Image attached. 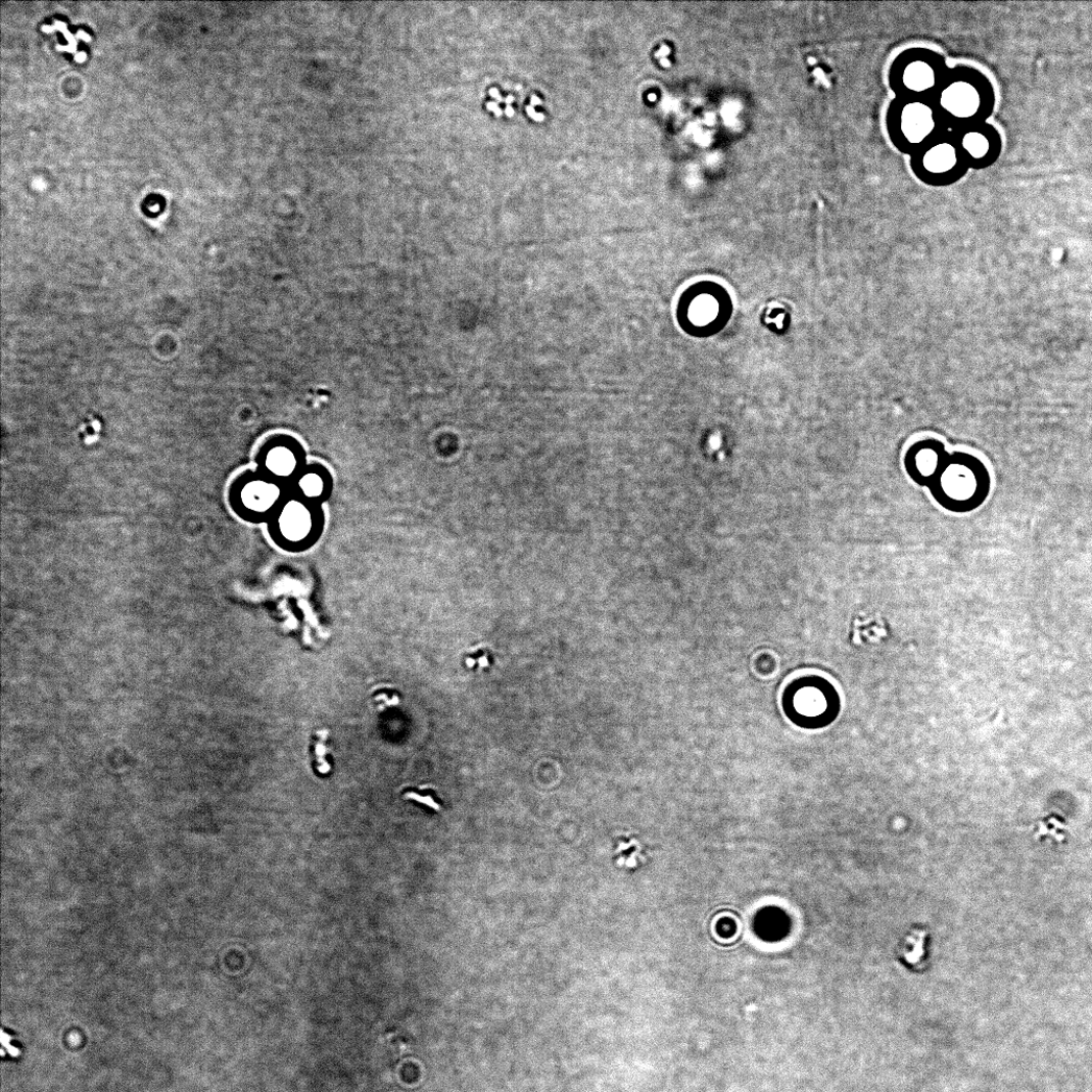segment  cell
<instances>
[{"instance_id":"6da1fadb","label":"cell","mask_w":1092,"mask_h":1092,"mask_svg":"<svg viewBox=\"0 0 1092 1092\" xmlns=\"http://www.w3.org/2000/svg\"><path fill=\"white\" fill-rule=\"evenodd\" d=\"M948 130L987 122L995 107V92L988 77L972 67L949 68L931 99Z\"/></svg>"},{"instance_id":"7a4b0ae2","label":"cell","mask_w":1092,"mask_h":1092,"mask_svg":"<svg viewBox=\"0 0 1092 1092\" xmlns=\"http://www.w3.org/2000/svg\"><path fill=\"white\" fill-rule=\"evenodd\" d=\"M928 488L946 510L967 513L986 502L990 477L980 460L965 453H954L947 456Z\"/></svg>"},{"instance_id":"3957f363","label":"cell","mask_w":1092,"mask_h":1092,"mask_svg":"<svg viewBox=\"0 0 1092 1092\" xmlns=\"http://www.w3.org/2000/svg\"><path fill=\"white\" fill-rule=\"evenodd\" d=\"M887 126L894 146L911 156L948 130L932 100L919 98L896 97L888 112Z\"/></svg>"},{"instance_id":"277c9868","label":"cell","mask_w":1092,"mask_h":1092,"mask_svg":"<svg viewBox=\"0 0 1092 1092\" xmlns=\"http://www.w3.org/2000/svg\"><path fill=\"white\" fill-rule=\"evenodd\" d=\"M948 70L943 56L925 47H914L895 58L890 84L898 98L932 99Z\"/></svg>"},{"instance_id":"5b68a950","label":"cell","mask_w":1092,"mask_h":1092,"mask_svg":"<svg viewBox=\"0 0 1092 1092\" xmlns=\"http://www.w3.org/2000/svg\"><path fill=\"white\" fill-rule=\"evenodd\" d=\"M911 157L914 173L929 186L953 185L970 170L951 130L936 137Z\"/></svg>"},{"instance_id":"8992f818","label":"cell","mask_w":1092,"mask_h":1092,"mask_svg":"<svg viewBox=\"0 0 1092 1092\" xmlns=\"http://www.w3.org/2000/svg\"><path fill=\"white\" fill-rule=\"evenodd\" d=\"M962 154L971 169H985L999 160L1003 150L1000 132L988 122L951 130Z\"/></svg>"},{"instance_id":"52a82bcc","label":"cell","mask_w":1092,"mask_h":1092,"mask_svg":"<svg viewBox=\"0 0 1092 1092\" xmlns=\"http://www.w3.org/2000/svg\"><path fill=\"white\" fill-rule=\"evenodd\" d=\"M274 514V530L285 543L300 545L316 535V513L311 503L293 498L281 503Z\"/></svg>"},{"instance_id":"ba28073f","label":"cell","mask_w":1092,"mask_h":1092,"mask_svg":"<svg viewBox=\"0 0 1092 1092\" xmlns=\"http://www.w3.org/2000/svg\"><path fill=\"white\" fill-rule=\"evenodd\" d=\"M302 459L300 445L289 437L271 439L260 454L265 477L276 482L297 478L302 470Z\"/></svg>"},{"instance_id":"9c48e42d","label":"cell","mask_w":1092,"mask_h":1092,"mask_svg":"<svg viewBox=\"0 0 1092 1092\" xmlns=\"http://www.w3.org/2000/svg\"><path fill=\"white\" fill-rule=\"evenodd\" d=\"M948 454L944 445L933 439L914 444L906 454L905 467L912 480L920 486H929L937 477Z\"/></svg>"},{"instance_id":"30bf717a","label":"cell","mask_w":1092,"mask_h":1092,"mask_svg":"<svg viewBox=\"0 0 1092 1092\" xmlns=\"http://www.w3.org/2000/svg\"><path fill=\"white\" fill-rule=\"evenodd\" d=\"M240 501L243 508L256 515L274 513L282 503V489L276 481L267 477L251 478L241 489Z\"/></svg>"},{"instance_id":"8fae6325","label":"cell","mask_w":1092,"mask_h":1092,"mask_svg":"<svg viewBox=\"0 0 1092 1092\" xmlns=\"http://www.w3.org/2000/svg\"><path fill=\"white\" fill-rule=\"evenodd\" d=\"M327 488L325 472L317 466L302 469L296 478V489L301 499L313 503L321 500Z\"/></svg>"},{"instance_id":"7c38bea8","label":"cell","mask_w":1092,"mask_h":1092,"mask_svg":"<svg viewBox=\"0 0 1092 1092\" xmlns=\"http://www.w3.org/2000/svg\"><path fill=\"white\" fill-rule=\"evenodd\" d=\"M640 853L641 847L638 841L625 838L616 847V854H618L616 862L627 868H634L641 858Z\"/></svg>"},{"instance_id":"4fadbf2b","label":"cell","mask_w":1092,"mask_h":1092,"mask_svg":"<svg viewBox=\"0 0 1092 1092\" xmlns=\"http://www.w3.org/2000/svg\"><path fill=\"white\" fill-rule=\"evenodd\" d=\"M924 942L925 931L916 930L907 936L906 941L901 948L903 957L909 964H918L924 955Z\"/></svg>"},{"instance_id":"5bb4252c","label":"cell","mask_w":1092,"mask_h":1092,"mask_svg":"<svg viewBox=\"0 0 1092 1092\" xmlns=\"http://www.w3.org/2000/svg\"><path fill=\"white\" fill-rule=\"evenodd\" d=\"M327 738L329 730L323 729L317 731L314 743L315 768L317 773L321 776H326L331 772V766L326 759Z\"/></svg>"},{"instance_id":"9a60e30c","label":"cell","mask_w":1092,"mask_h":1092,"mask_svg":"<svg viewBox=\"0 0 1092 1092\" xmlns=\"http://www.w3.org/2000/svg\"><path fill=\"white\" fill-rule=\"evenodd\" d=\"M404 798L408 799V800H414L416 802H419L422 805L427 806V808H430V809H432V810H434L436 812L441 811V805L435 799L433 794H430V793L419 794V793H416V792H407L404 795Z\"/></svg>"},{"instance_id":"2e32d148","label":"cell","mask_w":1092,"mask_h":1092,"mask_svg":"<svg viewBox=\"0 0 1092 1092\" xmlns=\"http://www.w3.org/2000/svg\"><path fill=\"white\" fill-rule=\"evenodd\" d=\"M374 701L378 709L384 711L388 707L396 706L399 703V697L397 695L389 697L387 693H380L374 697Z\"/></svg>"},{"instance_id":"e0dca14e","label":"cell","mask_w":1092,"mask_h":1092,"mask_svg":"<svg viewBox=\"0 0 1092 1092\" xmlns=\"http://www.w3.org/2000/svg\"><path fill=\"white\" fill-rule=\"evenodd\" d=\"M10 1041H11V1037L3 1030L2 1032L3 1047L7 1049V1052H8V1054L10 1057H13V1058L20 1057V1053H21L20 1050L18 1048L14 1047Z\"/></svg>"},{"instance_id":"ac0fdd59","label":"cell","mask_w":1092,"mask_h":1092,"mask_svg":"<svg viewBox=\"0 0 1092 1092\" xmlns=\"http://www.w3.org/2000/svg\"><path fill=\"white\" fill-rule=\"evenodd\" d=\"M527 112H528L529 116L531 118H533L535 121L542 122L544 120V115L536 113V111L534 110V107L532 105L527 107Z\"/></svg>"},{"instance_id":"d6986e66","label":"cell","mask_w":1092,"mask_h":1092,"mask_svg":"<svg viewBox=\"0 0 1092 1092\" xmlns=\"http://www.w3.org/2000/svg\"><path fill=\"white\" fill-rule=\"evenodd\" d=\"M487 107H488V108H489L490 111L494 112V114H495L496 116H499V117L503 115V111H502V110L500 108V106H499V103H498V102H496V103H495V102H489V103L487 104Z\"/></svg>"},{"instance_id":"ffe728a7","label":"cell","mask_w":1092,"mask_h":1092,"mask_svg":"<svg viewBox=\"0 0 1092 1092\" xmlns=\"http://www.w3.org/2000/svg\"><path fill=\"white\" fill-rule=\"evenodd\" d=\"M490 95H491V97H492V98H494V99H496V100H498V103H500V102H504V101H505V99H503V98L501 97V94H500L499 90H498V89H495V88H493V89H491V90H490Z\"/></svg>"},{"instance_id":"44dd1931","label":"cell","mask_w":1092,"mask_h":1092,"mask_svg":"<svg viewBox=\"0 0 1092 1092\" xmlns=\"http://www.w3.org/2000/svg\"><path fill=\"white\" fill-rule=\"evenodd\" d=\"M531 105L533 107L536 105H542V101L538 97H536V95H533Z\"/></svg>"},{"instance_id":"7402d4cb","label":"cell","mask_w":1092,"mask_h":1092,"mask_svg":"<svg viewBox=\"0 0 1092 1092\" xmlns=\"http://www.w3.org/2000/svg\"><path fill=\"white\" fill-rule=\"evenodd\" d=\"M505 114H506V115H507L508 117H512V116L514 115V111H513V108H512V107L508 106V107H507V108L505 110Z\"/></svg>"},{"instance_id":"603a6c76","label":"cell","mask_w":1092,"mask_h":1092,"mask_svg":"<svg viewBox=\"0 0 1092 1092\" xmlns=\"http://www.w3.org/2000/svg\"><path fill=\"white\" fill-rule=\"evenodd\" d=\"M512 101H514V98L512 97V95H510V97L506 98L504 102L507 104H511Z\"/></svg>"}]
</instances>
